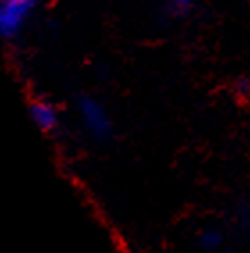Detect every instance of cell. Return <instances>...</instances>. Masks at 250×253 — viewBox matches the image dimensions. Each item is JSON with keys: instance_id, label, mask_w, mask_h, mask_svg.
I'll list each match as a JSON object with an SVG mask.
<instances>
[{"instance_id": "obj_1", "label": "cell", "mask_w": 250, "mask_h": 253, "mask_svg": "<svg viewBox=\"0 0 250 253\" xmlns=\"http://www.w3.org/2000/svg\"><path fill=\"white\" fill-rule=\"evenodd\" d=\"M75 111L88 136L95 141H107L113 134V118L99 98L82 95L75 102Z\"/></svg>"}, {"instance_id": "obj_2", "label": "cell", "mask_w": 250, "mask_h": 253, "mask_svg": "<svg viewBox=\"0 0 250 253\" xmlns=\"http://www.w3.org/2000/svg\"><path fill=\"white\" fill-rule=\"evenodd\" d=\"M36 9V0H0V40H13Z\"/></svg>"}, {"instance_id": "obj_3", "label": "cell", "mask_w": 250, "mask_h": 253, "mask_svg": "<svg viewBox=\"0 0 250 253\" xmlns=\"http://www.w3.org/2000/svg\"><path fill=\"white\" fill-rule=\"evenodd\" d=\"M29 118L32 125L45 134L55 132L61 125V114L57 107L45 98H36L29 104Z\"/></svg>"}, {"instance_id": "obj_4", "label": "cell", "mask_w": 250, "mask_h": 253, "mask_svg": "<svg viewBox=\"0 0 250 253\" xmlns=\"http://www.w3.org/2000/svg\"><path fill=\"white\" fill-rule=\"evenodd\" d=\"M223 243H225V235H223V232L220 230L218 226L209 225L197 232V246L202 252H207V253L218 252L223 246Z\"/></svg>"}, {"instance_id": "obj_5", "label": "cell", "mask_w": 250, "mask_h": 253, "mask_svg": "<svg viewBox=\"0 0 250 253\" xmlns=\"http://www.w3.org/2000/svg\"><path fill=\"white\" fill-rule=\"evenodd\" d=\"M234 226L247 241H250V204L243 202L234 209Z\"/></svg>"}, {"instance_id": "obj_6", "label": "cell", "mask_w": 250, "mask_h": 253, "mask_svg": "<svg viewBox=\"0 0 250 253\" xmlns=\"http://www.w3.org/2000/svg\"><path fill=\"white\" fill-rule=\"evenodd\" d=\"M166 5L173 14H186L193 9L195 0H166Z\"/></svg>"}, {"instance_id": "obj_7", "label": "cell", "mask_w": 250, "mask_h": 253, "mask_svg": "<svg viewBox=\"0 0 250 253\" xmlns=\"http://www.w3.org/2000/svg\"><path fill=\"white\" fill-rule=\"evenodd\" d=\"M234 93L241 98L250 96V77H240L234 82Z\"/></svg>"}]
</instances>
